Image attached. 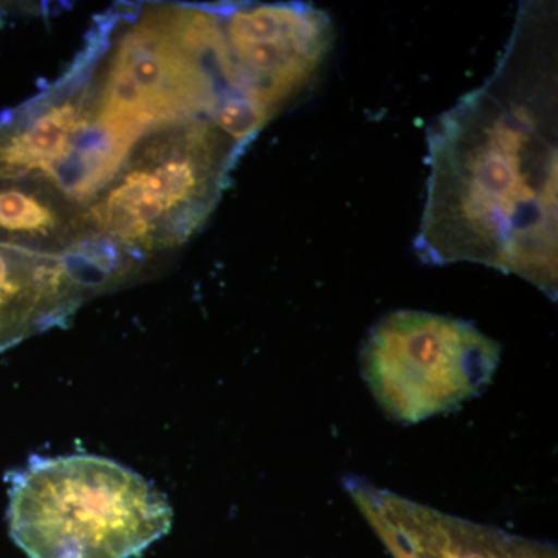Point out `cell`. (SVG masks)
<instances>
[{
    "label": "cell",
    "mask_w": 558,
    "mask_h": 558,
    "mask_svg": "<svg viewBox=\"0 0 558 558\" xmlns=\"http://www.w3.org/2000/svg\"><path fill=\"white\" fill-rule=\"evenodd\" d=\"M550 7L527 3L494 75L428 132L416 236L432 266L483 264L557 296V54Z\"/></svg>",
    "instance_id": "cell-1"
},
{
    "label": "cell",
    "mask_w": 558,
    "mask_h": 558,
    "mask_svg": "<svg viewBox=\"0 0 558 558\" xmlns=\"http://www.w3.org/2000/svg\"><path fill=\"white\" fill-rule=\"evenodd\" d=\"M86 50L95 123L124 148L153 128L199 116L248 145L274 119L238 83L219 5H160L130 20L105 17Z\"/></svg>",
    "instance_id": "cell-2"
},
{
    "label": "cell",
    "mask_w": 558,
    "mask_h": 558,
    "mask_svg": "<svg viewBox=\"0 0 558 558\" xmlns=\"http://www.w3.org/2000/svg\"><path fill=\"white\" fill-rule=\"evenodd\" d=\"M244 149L211 117L146 131L86 205L95 233L132 266L185 244L218 205Z\"/></svg>",
    "instance_id": "cell-3"
},
{
    "label": "cell",
    "mask_w": 558,
    "mask_h": 558,
    "mask_svg": "<svg viewBox=\"0 0 558 558\" xmlns=\"http://www.w3.org/2000/svg\"><path fill=\"white\" fill-rule=\"evenodd\" d=\"M10 483V534L28 558H132L172 526L167 498L112 459H35Z\"/></svg>",
    "instance_id": "cell-4"
},
{
    "label": "cell",
    "mask_w": 558,
    "mask_h": 558,
    "mask_svg": "<svg viewBox=\"0 0 558 558\" xmlns=\"http://www.w3.org/2000/svg\"><path fill=\"white\" fill-rule=\"evenodd\" d=\"M499 357L497 341L464 319L398 311L369 330L360 368L381 411L410 425L476 398L494 379Z\"/></svg>",
    "instance_id": "cell-5"
},
{
    "label": "cell",
    "mask_w": 558,
    "mask_h": 558,
    "mask_svg": "<svg viewBox=\"0 0 558 558\" xmlns=\"http://www.w3.org/2000/svg\"><path fill=\"white\" fill-rule=\"evenodd\" d=\"M219 13L242 89L274 117L314 80L332 47L328 14L307 3H223Z\"/></svg>",
    "instance_id": "cell-6"
},
{
    "label": "cell",
    "mask_w": 558,
    "mask_h": 558,
    "mask_svg": "<svg viewBox=\"0 0 558 558\" xmlns=\"http://www.w3.org/2000/svg\"><path fill=\"white\" fill-rule=\"evenodd\" d=\"M0 245L72 260L100 286L130 270L95 233L86 207L43 175L0 172Z\"/></svg>",
    "instance_id": "cell-7"
},
{
    "label": "cell",
    "mask_w": 558,
    "mask_h": 558,
    "mask_svg": "<svg viewBox=\"0 0 558 558\" xmlns=\"http://www.w3.org/2000/svg\"><path fill=\"white\" fill-rule=\"evenodd\" d=\"M97 286L72 260L0 245V354L64 326Z\"/></svg>",
    "instance_id": "cell-8"
}]
</instances>
